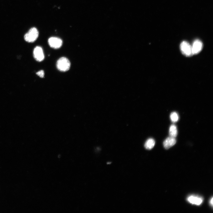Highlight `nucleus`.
<instances>
[{"mask_svg": "<svg viewBox=\"0 0 213 213\" xmlns=\"http://www.w3.org/2000/svg\"><path fill=\"white\" fill-rule=\"evenodd\" d=\"M155 144L154 140L152 138L148 139L146 141L145 147L147 150H150L153 148Z\"/></svg>", "mask_w": 213, "mask_h": 213, "instance_id": "nucleus-10", "label": "nucleus"}, {"mask_svg": "<svg viewBox=\"0 0 213 213\" xmlns=\"http://www.w3.org/2000/svg\"><path fill=\"white\" fill-rule=\"evenodd\" d=\"M203 45L201 41L198 39L195 40L192 46L193 55L198 54L202 49Z\"/></svg>", "mask_w": 213, "mask_h": 213, "instance_id": "nucleus-6", "label": "nucleus"}, {"mask_svg": "<svg viewBox=\"0 0 213 213\" xmlns=\"http://www.w3.org/2000/svg\"><path fill=\"white\" fill-rule=\"evenodd\" d=\"M33 54L35 59L38 61H42L44 59V56L43 49L40 46L35 47L34 50Z\"/></svg>", "mask_w": 213, "mask_h": 213, "instance_id": "nucleus-5", "label": "nucleus"}, {"mask_svg": "<svg viewBox=\"0 0 213 213\" xmlns=\"http://www.w3.org/2000/svg\"><path fill=\"white\" fill-rule=\"evenodd\" d=\"M180 49L183 54L186 56H191L193 55L192 46L187 42L183 41L181 43Z\"/></svg>", "mask_w": 213, "mask_h": 213, "instance_id": "nucleus-3", "label": "nucleus"}, {"mask_svg": "<svg viewBox=\"0 0 213 213\" xmlns=\"http://www.w3.org/2000/svg\"><path fill=\"white\" fill-rule=\"evenodd\" d=\"M213 198H212V199H211V201H210V204H211L212 205V207L213 204Z\"/></svg>", "mask_w": 213, "mask_h": 213, "instance_id": "nucleus-13", "label": "nucleus"}, {"mask_svg": "<svg viewBox=\"0 0 213 213\" xmlns=\"http://www.w3.org/2000/svg\"><path fill=\"white\" fill-rule=\"evenodd\" d=\"M39 32L37 30L34 28L30 30L28 32L25 34L24 38L25 40L28 42H33L37 39Z\"/></svg>", "mask_w": 213, "mask_h": 213, "instance_id": "nucleus-2", "label": "nucleus"}, {"mask_svg": "<svg viewBox=\"0 0 213 213\" xmlns=\"http://www.w3.org/2000/svg\"><path fill=\"white\" fill-rule=\"evenodd\" d=\"M188 200L190 203L198 205H200L203 201L201 198L194 196L189 197Z\"/></svg>", "mask_w": 213, "mask_h": 213, "instance_id": "nucleus-8", "label": "nucleus"}, {"mask_svg": "<svg viewBox=\"0 0 213 213\" xmlns=\"http://www.w3.org/2000/svg\"><path fill=\"white\" fill-rule=\"evenodd\" d=\"M176 143L175 138L169 137L167 138L164 142V148L168 149L174 145Z\"/></svg>", "mask_w": 213, "mask_h": 213, "instance_id": "nucleus-7", "label": "nucleus"}, {"mask_svg": "<svg viewBox=\"0 0 213 213\" xmlns=\"http://www.w3.org/2000/svg\"><path fill=\"white\" fill-rule=\"evenodd\" d=\"M70 62L68 59L66 57L61 58L57 62V68L60 71H67L70 69Z\"/></svg>", "mask_w": 213, "mask_h": 213, "instance_id": "nucleus-1", "label": "nucleus"}, {"mask_svg": "<svg viewBox=\"0 0 213 213\" xmlns=\"http://www.w3.org/2000/svg\"><path fill=\"white\" fill-rule=\"evenodd\" d=\"M48 42L51 47L55 49L60 48L63 44L62 40L61 39L55 37L50 38L48 39Z\"/></svg>", "mask_w": 213, "mask_h": 213, "instance_id": "nucleus-4", "label": "nucleus"}, {"mask_svg": "<svg viewBox=\"0 0 213 213\" xmlns=\"http://www.w3.org/2000/svg\"><path fill=\"white\" fill-rule=\"evenodd\" d=\"M169 135L170 137L176 138L178 135V131L176 126L172 125L170 127L169 130Z\"/></svg>", "mask_w": 213, "mask_h": 213, "instance_id": "nucleus-9", "label": "nucleus"}, {"mask_svg": "<svg viewBox=\"0 0 213 213\" xmlns=\"http://www.w3.org/2000/svg\"><path fill=\"white\" fill-rule=\"evenodd\" d=\"M170 118L171 121L173 123L177 122L179 119L178 114L176 112L171 113L170 115Z\"/></svg>", "mask_w": 213, "mask_h": 213, "instance_id": "nucleus-11", "label": "nucleus"}, {"mask_svg": "<svg viewBox=\"0 0 213 213\" xmlns=\"http://www.w3.org/2000/svg\"><path fill=\"white\" fill-rule=\"evenodd\" d=\"M36 74L40 77L43 78L44 77V72L43 70H41L37 73Z\"/></svg>", "mask_w": 213, "mask_h": 213, "instance_id": "nucleus-12", "label": "nucleus"}]
</instances>
